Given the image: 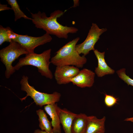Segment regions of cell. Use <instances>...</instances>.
<instances>
[{
    "label": "cell",
    "instance_id": "6da1fadb",
    "mask_svg": "<svg viewBox=\"0 0 133 133\" xmlns=\"http://www.w3.org/2000/svg\"><path fill=\"white\" fill-rule=\"evenodd\" d=\"M64 13L62 11L57 10L48 17L45 13L40 11L34 14L31 12V21L37 28L42 29L50 35H55L59 38L67 39L68 34L76 33L78 29L73 27L63 26L58 22L57 18Z\"/></svg>",
    "mask_w": 133,
    "mask_h": 133
},
{
    "label": "cell",
    "instance_id": "7a4b0ae2",
    "mask_svg": "<svg viewBox=\"0 0 133 133\" xmlns=\"http://www.w3.org/2000/svg\"><path fill=\"white\" fill-rule=\"evenodd\" d=\"M80 39L79 37H77L60 48L51 58V63L56 66H72L79 68L83 67L87 59L85 56H80L76 49Z\"/></svg>",
    "mask_w": 133,
    "mask_h": 133
},
{
    "label": "cell",
    "instance_id": "3957f363",
    "mask_svg": "<svg viewBox=\"0 0 133 133\" xmlns=\"http://www.w3.org/2000/svg\"><path fill=\"white\" fill-rule=\"evenodd\" d=\"M51 50L49 49L40 54L34 52L29 53L25 57L20 58L14 67L16 70H19L22 66L31 65L37 67L41 75L50 79L53 78V76L49 68L51 63L50 60L51 57Z\"/></svg>",
    "mask_w": 133,
    "mask_h": 133
},
{
    "label": "cell",
    "instance_id": "277c9868",
    "mask_svg": "<svg viewBox=\"0 0 133 133\" xmlns=\"http://www.w3.org/2000/svg\"><path fill=\"white\" fill-rule=\"evenodd\" d=\"M28 79L27 76L24 75L20 81L21 89L27 93L25 97L20 99L21 101L30 96L36 105L42 107L44 105L55 104L59 101L61 96L59 93L55 91L52 94H48L39 92L29 84Z\"/></svg>",
    "mask_w": 133,
    "mask_h": 133
},
{
    "label": "cell",
    "instance_id": "5b68a950",
    "mask_svg": "<svg viewBox=\"0 0 133 133\" xmlns=\"http://www.w3.org/2000/svg\"><path fill=\"white\" fill-rule=\"evenodd\" d=\"M28 53L18 43L14 41L0 50V61L6 67L5 75L6 78H9L16 71L12 65L13 62L21 55Z\"/></svg>",
    "mask_w": 133,
    "mask_h": 133
},
{
    "label": "cell",
    "instance_id": "8992f818",
    "mask_svg": "<svg viewBox=\"0 0 133 133\" xmlns=\"http://www.w3.org/2000/svg\"><path fill=\"white\" fill-rule=\"evenodd\" d=\"M107 30L106 28H100L96 24L92 23L85 40L76 46V49L78 53L80 54H82L85 56L90 51H94L95 50V45L100 36Z\"/></svg>",
    "mask_w": 133,
    "mask_h": 133
},
{
    "label": "cell",
    "instance_id": "52a82bcc",
    "mask_svg": "<svg viewBox=\"0 0 133 133\" xmlns=\"http://www.w3.org/2000/svg\"><path fill=\"white\" fill-rule=\"evenodd\" d=\"M52 39L50 35L46 33L41 36L37 37L17 34L14 41L17 42L29 53L34 52L36 48L49 42Z\"/></svg>",
    "mask_w": 133,
    "mask_h": 133
},
{
    "label": "cell",
    "instance_id": "ba28073f",
    "mask_svg": "<svg viewBox=\"0 0 133 133\" xmlns=\"http://www.w3.org/2000/svg\"><path fill=\"white\" fill-rule=\"evenodd\" d=\"M80 71L79 68L73 66H56L54 76L58 84H66L70 83V79L75 76Z\"/></svg>",
    "mask_w": 133,
    "mask_h": 133
},
{
    "label": "cell",
    "instance_id": "9c48e42d",
    "mask_svg": "<svg viewBox=\"0 0 133 133\" xmlns=\"http://www.w3.org/2000/svg\"><path fill=\"white\" fill-rule=\"evenodd\" d=\"M95 73L90 70L84 68L80 71L70 81L73 84L82 88L92 87L94 82Z\"/></svg>",
    "mask_w": 133,
    "mask_h": 133
},
{
    "label": "cell",
    "instance_id": "30bf717a",
    "mask_svg": "<svg viewBox=\"0 0 133 133\" xmlns=\"http://www.w3.org/2000/svg\"><path fill=\"white\" fill-rule=\"evenodd\" d=\"M60 108L57 103L44 106L45 110L51 119V122L53 133H61L59 115Z\"/></svg>",
    "mask_w": 133,
    "mask_h": 133
},
{
    "label": "cell",
    "instance_id": "8fae6325",
    "mask_svg": "<svg viewBox=\"0 0 133 133\" xmlns=\"http://www.w3.org/2000/svg\"><path fill=\"white\" fill-rule=\"evenodd\" d=\"M93 51L98 61V66L95 68V70L97 76L102 77L106 75L113 74L115 70L109 67L105 62V52H100L97 49Z\"/></svg>",
    "mask_w": 133,
    "mask_h": 133
},
{
    "label": "cell",
    "instance_id": "7c38bea8",
    "mask_svg": "<svg viewBox=\"0 0 133 133\" xmlns=\"http://www.w3.org/2000/svg\"><path fill=\"white\" fill-rule=\"evenodd\" d=\"M106 117L98 119L95 116H88L87 127L85 133H98L105 131Z\"/></svg>",
    "mask_w": 133,
    "mask_h": 133
},
{
    "label": "cell",
    "instance_id": "4fadbf2b",
    "mask_svg": "<svg viewBox=\"0 0 133 133\" xmlns=\"http://www.w3.org/2000/svg\"><path fill=\"white\" fill-rule=\"evenodd\" d=\"M77 115L66 108H60L59 115L60 123L65 133H71V127L72 122Z\"/></svg>",
    "mask_w": 133,
    "mask_h": 133
},
{
    "label": "cell",
    "instance_id": "5bb4252c",
    "mask_svg": "<svg viewBox=\"0 0 133 133\" xmlns=\"http://www.w3.org/2000/svg\"><path fill=\"white\" fill-rule=\"evenodd\" d=\"M87 116L84 113L77 114L71 127V133H85L87 123Z\"/></svg>",
    "mask_w": 133,
    "mask_h": 133
},
{
    "label": "cell",
    "instance_id": "9a60e30c",
    "mask_svg": "<svg viewBox=\"0 0 133 133\" xmlns=\"http://www.w3.org/2000/svg\"><path fill=\"white\" fill-rule=\"evenodd\" d=\"M36 112L38 117L39 127L41 130L47 133H53L51 122L49 121L43 110L40 109Z\"/></svg>",
    "mask_w": 133,
    "mask_h": 133
},
{
    "label": "cell",
    "instance_id": "2e32d148",
    "mask_svg": "<svg viewBox=\"0 0 133 133\" xmlns=\"http://www.w3.org/2000/svg\"><path fill=\"white\" fill-rule=\"evenodd\" d=\"M17 34L14 32L9 27L5 28L0 25V45L5 42L9 43L14 41L17 36Z\"/></svg>",
    "mask_w": 133,
    "mask_h": 133
},
{
    "label": "cell",
    "instance_id": "e0dca14e",
    "mask_svg": "<svg viewBox=\"0 0 133 133\" xmlns=\"http://www.w3.org/2000/svg\"><path fill=\"white\" fill-rule=\"evenodd\" d=\"M6 1L8 4L11 6V10L14 11L15 16L14 20L15 21L21 18L32 20V18L27 17L21 10L16 0H7Z\"/></svg>",
    "mask_w": 133,
    "mask_h": 133
},
{
    "label": "cell",
    "instance_id": "ac0fdd59",
    "mask_svg": "<svg viewBox=\"0 0 133 133\" xmlns=\"http://www.w3.org/2000/svg\"><path fill=\"white\" fill-rule=\"evenodd\" d=\"M125 70L126 69L123 68L117 70L116 72L119 77L128 85L133 86V79L126 74Z\"/></svg>",
    "mask_w": 133,
    "mask_h": 133
},
{
    "label": "cell",
    "instance_id": "d6986e66",
    "mask_svg": "<svg viewBox=\"0 0 133 133\" xmlns=\"http://www.w3.org/2000/svg\"><path fill=\"white\" fill-rule=\"evenodd\" d=\"M117 99L113 96L107 94H105L104 102L107 106L112 107L117 103Z\"/></svg>",
    "mask_w": 133,
    "mask_h": 133
},
{
    "label": "cell",
    "instance_id": "ffe728a7",
    "mask_svg": "<svg viewBox=\"0 0 133 133\" xmlns=\"http://www.w3.org/2000/svg\"><path fill=\"white\" fill-rule=\"evenodd\" d=\"M9 10H11V8L8 7L7 4H0V11Z\"/></svg>",
    "mask_w": 133,
    "mask_h": 133
},
{
    "label": "cell",
    "instance_id": "44dd1931",
    "mask_svg": "<svg viewBox=\"0 0 133 133\" xmlns=\"http://www.w3.org/2000/svg\"><path fill=\"white\" fill-rule=\"evenodd\" d=\"M73 5L71 7V8H75L79 6V0H73Z\"/></svg>",
    "mask_w": 133,
    "mask_h": 133
},
{
    "label": "cell",
    "instance_id": "7402d4cb",
    "mask_svg": "<svg viewBox=\"0 0 133 133\" xmlns=\"http://www.w3.org/2000/svg\"><path fill=\"white\" fill-rule=\"evenodd\" d=\"M33 133H47L44 131H42L39 129L35 130Z\"/></svg>",
    "mask_w": 133,
    "mask_h": 133
},
{
    "label": "cell",
    "instance_id": "603a6c76",
    "mask_svg": "<svg viewBox=\"0 0 133 133\" xmlns=\"http://www.w3.org/2000/svg\"><path fill=\"white\" fill-rule=\"evenodd\" d=\"M124 121H130L133 122V117L127 118L124 120Z\"/></svg>",
    "mask_w": 133,
    "mask_h": 133
},
{
    "label": "cell",
    "instance_id": "cb8c5ba5",
    "mask_svg": "<svg viewBox=\"0 0 133 133\" xmlns=\"http://www.w3.org/2000/svg\"><path fill=\"white\" fill-rule=\"evenodd\" d=\"M105 132H99L98 133H104Z\"/></svg>",
    "mask_w": 133,
    "mask_h": 133
}]
</instances>
